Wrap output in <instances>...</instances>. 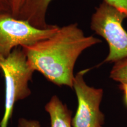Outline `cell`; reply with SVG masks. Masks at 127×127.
<instances>
[{
  "instance_id": "cell-13",
  "label": "cell",
  "mask_w": 127,
  "mask_h": 127,
  "mask_svg": "<svg viewBox=\"0 0 127 127\" xmlns=\"http://www.w3.org/2000/svg\"><path fill=\"white\" fill-rule=\"evenodd\" d=\"M102 127V126H101V127Z\"/></svg>"
},
{
  "instance_id": "cell-11",
  "label": "cell",
  "mask_w": 127,
  "mask_h": 127,
  "mask_svg": "<svg viewBox=\"0 0 127 127\" xmlns=\"http://www.w3.org/2000/svg\"><path fill=\"white\" fill-rule=\"evenodd\" d=\"M11 12L10 0H0V13Z\"/></svg>"
},
{
  "instance_id": "cell-8",
  "label": "cell",
  "mask_w": 127,
  "mask_h": 127,
  "mask_svg": "<svg viewBox=\"0 0 127 127\" xmlns=\"http://www.w3.org/2000/svg\"><path fill=\"white\" fill-rule=\"evenodd\" d=\"M109 77L120 84H127V58L114 63Z\"/></svg>"
},
{
  "instance_id": "cell-2",
  "label": "cell",
  "mask_w": 127,
  "mask_h": 127,
  "mask_svg": "<svg viewBox=\"0 0 127 127\" xmlns=\"http://www.w3.org/2000/svg\"><path fill=\"white\" fill-rule=\"evenodd\" d=\"M0 70L5 82V110L0 127H7L15 103L31 95L29 83L35 71L21 47L6 57L0 55Z\"/></svg>"
},
{
  "instance_id": "cell-10",
  "label": "cell",
  "mask_w": 127,
  "mask_h": 127,
  "mask_svg": "<svg viewBox=\"0 0 127 127\" xmlns=\"http://www.w3.org/2000/svg\"><path fill=\"white\" fill-rule=\"evenodd\" d=\"M18 127H41L40 123L36 120L20 118L18 121Z\"/></svg>"
},
{
  "instance_id": "cell-7",
  "label": "cell",
  "mask_w": 127,
  "mask_h": 127,
  "mask_svg": "<svg viewBox=\"0 0 127 127\" xmlns=\"http://www.w3.org/2000/svg\"><path fill=\"white\" fill-rule=\"evenodd\" d=\"M45 109L50 117L51 127H72V112L58 96L51 98Z\"/></svg>"
},
{
  "instance_id": "cell-5",
  "label": "cell",
  "mask_w": 127,
  "mask_h": 127,
  "mask_svg": "<svg viewBox=\"0 0 127 127\" xmlns=\"http://www.w3.org/2000/svg\"><path fill=\"white\" fill-rule=\"evenodd\" d=\"M89 71L82 69L75 75L73 88L77 95L78 107L72 119V127H99L104 124V114L100 109L104 91L87 84L84 77Z\"/></svg>"
},
{
  "instance_id": "cell-1",
  "label": "cell",
  "mask_w": 127,
  "mask_h": 127,
  "mask_svg": "<svg viewBox=\"0 0 127 127\" xmlns=\"http://www.w3.org/2000/svg\"><path fill=\"white\" fill-rule=\"evenodd\" d=\"M101 41L86 36L77 23L60 27L48 38L21 47L35 71L58 86L73 88L74 69L84 51Z\"/></svg>"
},
{
  "instance_id": "cell-3",
  "label": "cell",
  "mask_w": 127,
  "mask_h": 127,
  "mask_svg": "<svg viewBox=\"0 0 127 127\" xmlns=\"http://www.w3.org/2000/svg\"><path fill=\"white\" fill-rule=\"evenodd\" d=\"M126 18V14L104 1L92 15L91 29L102 36L109 46L104 63H115L127 58V31L123 25Z\"/></svg>"
},
{
  "instance_id": "cell-9",
  "label": "cell",
  "mask_w": 127,
  "mask_h": 127,
  "mask_svg": "<svg viewBox=\"0 0 127 127\" xmlns=\"http://www.w3.org/2000/svg\"><path fill=\"white\" fill-rule=\"evenodd\" d=\"M26 1L27 0H10L11 12L12 15L17 18Z\"/></svg>"
},
{
  "instance_id": "cell-12",
  "label": "cell",
  "mask_w": 127,
  "mask_h": 127,
  "mask_svg": "<svg viewBox=\"0 0 127 127\" xmlns=\"http://www.w3.org/2000/svg\"><path fill=\"white\" fill-rule=\"evenodd\" d=\"M119 88L121 91H123L124 94V98L125 102L127 105V84H120L119 85Z\"/></svg>"
},
{
  "instance_id": "cell-4",
  "label": "cell",
  "mask_w": 127,
  "mask_h": 127,
  "mask_svg": "<svg viewBox=\"0 0 127 127\" xmlns=\"http://www.w3.org/2000/svg\"><path fill=\"white\" fill-rule=\"evenodd\" d=\"M60 27L51 25L42 29L27 21L16 18L11 12L0 13V55L6 57L18 47L32 45L55 34Z\"/></svg>"
},
{
  "instance_id": "cell-6",
  "label": "cell",
  "mask_w": 127,
  "mask_h": 127,
  "mask_svg": "<svg viewBox=\"0 0 127 127\" xmlns=\"http://www.w3.org/2000/svg\"><path fill=\"white\" fill-rule=\"evenodd\" d=\"M52 0H27L17 18L27 21L36 28H48L46 21L49 5ZM127 15V0H103Z\"/></svg>"
}]
</instances>
